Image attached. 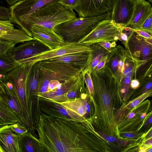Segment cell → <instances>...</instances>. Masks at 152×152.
<instances>
[{
	"label": "cell",
	"instance_id": "38",
	"mask_svg": "<svg viewBox=\"0 0 152 152\" xmlns=\"http://www.w3.org/2000/svg\"><path fill=\"white\" fill-rule=\"evenodd\" d=\"M8 4L10 5H12L16 2L20 1H24L27 0H6Z\"/></svg>",
	"mask_w": 152,
	"mask_h": 152
},
{
	"label": "cell",
	"instance_id": "29",
	"mask_svg": "<svg viewBox=\"0 0 152 152\" xmlns=\"http://www.w3.org/2000/svg\"><path fill=\"white\" fill-rule=\"evenodd\" d=\"M16 44L0 39V54L6 53L8 50L15 46Z\"/></svg>",
	"mask_w": 152,
	"mask_h": 152
},
{
	"label": "cell",
	"instance_id": "30",
	"mask_svg": "<svg viewBox=\"0 0 152 152\" xmlns=\"http://www.w3.org/2000/svg\"><path fill=\"white\" fill-rule=\"evenodd\" d=\"M79 1V0H60L58 2L64 6L73 10L77 5Z\"/></svg>",
	"mask_w": 152,
	"mask_h": 152
},
{
	"label": "cell",
	"instance_id": "2",
	"mask_svg": "<svg viewBox=\"0 0 152 152\" xmlns=\"http://www.w3.org/2000/svg\"><path fill=\"white\" fill-rule=\"evenodd\" d=\"M91 75L94 91L93 94L89 95L93 104L88 119L102 132L121 139L118 120L121 104L124 102L119 81L106 64L100 69L93 70Z\"/></svg>",
	"mask_w": 152,
	"mask_h": 152
},
{
	"label": "cell",
	"instance_id": "36",
	"mask_svg": "<svg viewBox=\"0 0 152 152\" xmlns=\"http://www.w3.org/2000/svg\"><path fill=\"white\" fill-rule=\"evenodd\" d=\"M140 84V83L138 80L134 79L131 80L130 83L131 88L135 89L137 88Z\"/></svg>",
	"mask_w": 152,
	"mask_h": 152
},
{
	"label": "cell",
	"instance_id": "20",
	"mask_svg": "<svg viewBox=\"0 0 152 152\" xmlns=\"http://www.w3.org/2000/svg\"><path fill=\"white\" fill-rule=\"evenodd\" d=\"M90 46L91 50L90 53L86 67L83 71L91 74L102 60L109 56L110 52L98 42Z\"/></svg>",
	"mask_w": 152,
	"mask_h": 152
},
{
	"label": "cell",
	"instance_id": "11",
	"mask_svg": "<svg viewBox=\"0 0 152 152\" xmlns=\"http://www.w3.org/2000/svg\"><path fill=\"white\" fill-rule=\"evenodd\" d=\"M152 39L145 38L131 31L126 42V45L132 53L142 60H152Z\"/></svg>",
	"mask_w": 152,
	"mask_h": 152
},
{
	"label": "cell",
	"instance_id": "31",
	"mask_svg": "<svg viewBox=\"0 0 152 152\" xmlns=\"http://www.w3.org/2000/svg\"><path fill=\"white\" fill-rule=\"evenodd\" d=\"M10 16L9 8L0 6V20H9Z\"/></svg>",
	"mask_w": 152,
	"mask_h": 152
},
{
	"label": "cell",
	"instance_id": "19",
	"mask_svg": "<svg viewBox=\"0 0 152 152\" xmlns=\"http://www.w3.org/2000/svg\"><path fill=\"white\" fill-rule=\"evenodd\" d=\"M0 96L14 113L20 119L18 123L23 125V118L20 104L13 89L9 88L2 82L0 81Z\"/></svg>",
	"mask_w": 152,
	"mask_h": 152
},
{
	"label": "cell",
	"instance_id": "26",
	"mask_svg": "<svg viewBox=\"0 0 152 152\" xmlns=\"http://www.w3.org/2000/svg\"><path fill=\"white\" fill-rule=\"evenodd\" d=\"M83 74L86 88L89 95H91L93 93V86L91 74L88 72L82 71Z\"/></svg>",
	"mask_w": 152,
	"mask_h": 152
},
{
	"label": "cell",
	"instance_id": "34",
	"mask_svg": "<svg viewBox=\"0 0 152 152\" xmlns=\"http://www.w3.org/2000/svg\"><path fill=\"white\" fill-rule=\"evenodd\" d=\"M108 57V56L105 57L96 66L94 70L97 71L102 69L104 66Z\"/></svg>",
	"mask_w": 152,
	"mask_h": 152
},
{
	"label": "cell",
	"instance_id": "12",
	"mask_svg": "<svg viewBox=\"0 0 152 152\" xmlns=\"http://www.w3.org/2000/svg\"><path fill=\"white\" fill-rule=\"evenodd\" d=\"M90 46H86L78 42H65L59 48L36 54L29 59L26 62L31 61L33 64L42 60L60 57L74 53L91 51Z\"/></svg>",
	"mask_w": 152,
	"mask_h": 152
},
{
	"label": "cell",
	"instance_id": "35",
	"mask_svg": "<svg viewBox=\"0 0 152 152\" xmlns=\"http://www.w3.org/2000/svg\"><path fill=\"white\" fill-rule=\"evenodd\" d=\"M100 45L110 52L111 48V43L109 42H98Z\"/></svg>",
	"mask_w": 152,
	"mask_h": 152
},
{
	"label": "cell",
	"instance_id": "10",
	"mask_svg": "<svg viewBox=\"0 0 152 152\" xmlns=\"http://www.w3.org/2000/svg\"><path fill=\"white\" fill-rule=\"evenodd\" d=\"M114 0H79L75 8L79 17L97 16L111 12Z\"/></svg>",
	"mask_w": 152,
	"mask_h": 152
},
{
	"label": "cell",
	"instance_id": "32",
	"mask_svg": "<svg viewBox=\"0 0 152 152\" xmlns=\"http://www.w3.org/2000/svg\"><path fill=\"white\" fill-rule=\"evenodd\" d=\"M62 83L56 80H50L49 83L47 92L51 91L54 89L60 88Z\"/></svg>",
	"mask_w": 152,
	"mask_h": 152
},
{
	"label": "cell",
	"instance_id": "21",
	"mask_svg": "<svg viewBox=\"0 0 152 152\" xmlns=\"http://www.w3.org/2000/svg\"><path fill=\"white\" fill-rule=\"evenodd\" d=\"M19 147L20 152H42L39 139L29 132L20 136Z\"/></svg>",
	"mask_w": 152,
	"mask_h": 152
},
{
	"label": "cell",
	"instance_id": "1",
	"mask_svg": "<svg viewBox=\"0 0 152 152\" xmlns=\"http://www.w3.org/2000/svg\"><path fill=\"white\" fill-rule=\"evenodd\" d=\"M36 130L42 152L106 151L108 147L88 119L77 121L53 108L41 112Z\"/></svg>",
	"mask_w": 152,
	"mask_h": 152
},
{
	"label": "cell",
	"instance_id": "23",
	"mask_svg": "<svg viewBox=\"0 0 152 152\" xmlns=\"http://www.w3.org/2000/svg\"><path fill=\"white\" fill-rule=\"evenodd\" d=\"M20 119L0 96V126L20 122Z\"/></svg>",
	"mask_w": 152,
	"mask_h": 152
},
{
	"label": "cell",
	"instance_id": "4",
	"mask_svg": "<svg viewBox=\"0 0 152 152\" xmlns=\"http://www.w3.org/2000/svg\"><path fill=\"white\" fill-rule=\"evenodd\" d=\"M111 12L99 15L86 17H77L61 23L53 29L65 42H78L88 34L100 22L110 19Z\"/></svg>",
	"mask_w": 152,
	"mask_h": 152
},
{
	"label": "cell",
	"instance_id": "9",
	"mask_svg": "<svg viewBox=\"0 0 152 152\" xmlns=\"http://www.w3.org/2000/svg\"><path fill=\"white\" fill-rule=\"evenodd\" d=\"M50 49L39 41L34 39L11 48L7 52L10 58L19 64L26 62L34 56Z\"/></svg>",
	"mask_w": 152,
	"mask_h": 152
},
{
	"label": "cell",
	"instance_id": "33",
	"mask_svg": "<svg viewBox=\"0 0 152 152\" xmlns=\"http://www.w3.org/2000/svg\"><path fill=\"white\" fill-rule=\"evenodd\" d=\"M131 31H133L142 37L148 39H152V35L149 33L142 30L138 29H133Z\"/></svg>",
	"mask_w": 152,
	"mask_h": 152
},
{
	"label": "cell",
	"instance_id": "40",
	"mask_svg": "<svg viewBox=\"0 0 152 152\" xmlns=\"http://www.w3.org/2000/svg\"><path fill=\"white\" fill-rule=\"evenodd\" d=\"M150 3H151L152 2V0H148Z\"/></svg>",
	"mask_w": 152,
	"mask_h": 152
},
{
	"label": "cell",
	"instance_id": "8",
	"mask_svg": "<svg viewBox=\"0 0 152 152\" xmlns=\"http://www.w3.org/2000/svg\"><path fill=\"white\" fill-rule=\"evenodd\" d=\"M60 0H27L18 1L11 6L9 9V20L20 27L35 11L50 2Z\"/></svg>",
	"mask_w": 152,
	"mask_h": 152
},
{
	"label": "cell",
	"instance_id": "5",
	"mask_svg": "<svg viewBox=\"0 0 152 152\" xmlns=\"http://www.w3.org/2000/svg\"><path fill=\"white\" fill-rule=\"evenodd\" d=\"M150 102L147 100L129 110H120L118 129V132H138L146 121L152 116Z\"/></svg>",
	"mask_w": 152,
	"mask_h": 152
},
{
	"label": "cell",
	"instance_id": "22",
	"mask_svg": "<svg viewBox=\"0 0 152 152\" xmlns=\"http://www.w3.org/2000/svg\"><path fill=\"white\" fill-rule=\"evenodd\" d=\"M91 51L74 53L48 60L69 63L75 65L83 71L86 67Z\"/></svg>",
	"mask_w": 152,
	"mask_h": 152
},
{
	"label": "cell",
	"instance_id": "17",
	"mask_svg": "<svg viewBox=\"0 0 152 152\" xmlns=\"http://www.w3.org/2000/svg\"><path fill=\"white\" fill-rule=\"evenodd\" d=\"M20 136L14 133L10 124L0 126V152H20L19 142Z\"/></svg>",
	"mask_w": 152,
	"mask_h": 152
},
{
	"label": "cell",
	"instance_id": "37",
	"mask_svg": "<svg viewBox=\"0 0 152 152\" xmlns=\"http://www.w3.org/2000/svg\"><path fill=\"white\" fill-rule=\"evenodd\" d=\"M120 37V40L121 41V42H126L127 41L128 37L126 34L122 32L121 34Z\"/></svg>",
	"mask_w": 152,
	"mask_h": 152
},
{
	"label": "cell",
	"instance_id": "15",
	"mask_svg": "<svg viewBox=\"0 0 152 152\" xmlns=\"http://www.w3.org/2000/svg\"><path fill=\"white\" fill-rule=\"evenodd\" d=\"M135 0H114L110 19L124 27L131 18Z\"/></svg>",
	"mask_w": 152,
	"mask_h": 152
},
{
	"label": "cell",
	"instance_id": "6",
	"mask_svg": "<svg viewBox=\"0 0 152 152\" xmlns=\"http://www.w3.org/2000/svg\"><path fill=\"white\" fill-rule=\"evenodd\" d=\"M125 27L110 19L99 22L92 31L78 42L86 46L102 42H116L120 40L121 33Z\"/></svg>",
	"mask_w": 152,
	"mask_h": 152
},
{
	"label": "cell",
	"instance_id": "39",
	"mask_svg": "<svg viewBox=\"0 0 152 152\" xmlns=\"http://www.w3.org/2000/svg\"><path fill=\"white\" fill-rule=\"evenodd\" d=\"M152 148L151 147V148H150V149H149L147 151L151 152L152 151Z\"/></svg>",
	"mask_w": 152,
	"mask_h": 152
},
{
	"label": "cell",
	"instance_id": "18",
	"mask_svg": "<svg viewBox=\"0 0 152 152\" xmlns=\"http://www.w3.org/2000/svg\"><path fill=\"white\" fill-rule=\"evenodd\" d=\"M84 99L80 97L69 101L57 103L65 109L70 118L82 122L87 119L85 117L87 113L84 108Z\"/></svg>",
	"mask_w": 152,
	"mask_h": 152
},
{
	"label": "cell",
	"instance_id": "14",
	"mask_svg": "<svg viewBox=\"0 0 152 152\" xmlns=\"http://www.w3.org/2000/svg\"><path fill=\"white\" fill-rule=\"evenodd\" d=\"M152 13L150 3L145 0H135L131 18L124 27L125 30L131 31L138 29L145 20Z\"/></svg>",
	"mask_w": 152,
	"mask_h": 152
},
{
	"label": "cell",
	"instance_id": "7",
	"mask_svg": "<svg viewBox=\"0 0 152 152\" xmlns=\"http://www.w3.org/2000/svg\"><path fill=\"white\" fill-rule=\"evenodd\" d=\"M38 63L41 74L50 81H68L78 77L82 71L73 64L61 61L47 60Z\"/></svg>",
	"mask_w": 152,
	"mask_h": 152
},
{
	"label": "cell",
	"instance_id": "28",
	"mask_svg": "<svg viewBox=\"0 0 152 152\" xmlns=\"http://www.w3.org/2000/svg\"><path fill=\"white\" fill-rule=\"evenodd\" d=\"M10 125L12 131L15 134L19 135L21 136L28 132L26 127L19 124L18 123L10 124Z\"/></svg>",
	"mask_w": 152,
	"mask_h": 152
},
{
	"label": "cell",
	"instance_id": "24",
	"mask_svg": "<svg viewBox=\"0 0 152 152\" xmlns=\"http://www.w3.org/2000/svg\"><path fill=\"white\" fill-rule=\"evenodd\" d=\"M19 65L12 60L6 53L0 54V74L5 75Z\"/></svg>",
	"mask_w": 152,
	"mask_h": 152
},
{
	"label": "cell",
	"instance_id": "3",
	"mask_svg": "<svg viewBox=\"0 0 152 152\" xmlns=\"http://www.w3.org/2000/svg\"><path fill=\"white\" fill-rule=\"evenodd\" d=\"M76 18L73 10L56 1L45 5L31 14L20 28L32 37L30 28L32 25H38L53 30L57 25Z\"/></svg>",
	"mask_w": 152,
	"mask_h": 152
},
{
	"label": "cell",
	"instance_id": "27",
	"mask_svg": "<svg viewBox=\"0 0 152 152\" xmlns=\"http://www.w3.org/2000/svg\"><path fill=\"white\" fill-rule=\"evenodd\" d=\"M152 13L150 14L140 26L139 29L143 31L152 35Z\"/></svg>",
	"mask_w": 152,
	"mask_h": 152
},
{
	"label": "cell",
	"instance_id": "25",
	"mask_svg": "<svg viewBox=\"0 0 152 152\" xmlns=\"http://www.w3.org/2000/svg\"><path fill=\"white\" fill-rule=\"evenodd\" d=\"M152 95V89L128 102L127 104L124 103L121 106L120 110H129L138 105L147 97Z\"/></svg>",
	"mask_w": 152,
	"mask_h": 152
},
{
	"label": "cell",
	"instance_id": "13",
	"mask_svg": "<svg viewBox=\"0 0 152 152\" xmlns=\"http://www.w3.org/2000/svg\"><path fill=\"white\" fill-rule=\"evenodd\" d=\"M32 37L47 47L50 50L57 48L65 42L53 30L46 27L34 25L30 28Z\"/></svg>",
	"mask_w": 152,
	"mask_h": 152
},
{
	"label": "cell",
	"instance_id": "16",
	"mask_svg": "<svg viewBox=\"0 0 152 152\" xmlns=\"http://www.w3.org/2000/svg\"><path fill=\"white\" fill-rule=\"evenodd\" d=\"M40 74V70L37 62L31 66L27 79L26 91L28 104H33L39 101L38 88Z\"/></svg>",
	"mask_w": 152,
	"mask_h": 152
}]
</instances>
